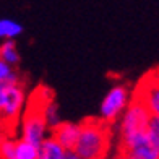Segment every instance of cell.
Instances as JSON below:
<instances>
[{
  "label": "cell",
  "mask_w": 159,
  "mask_h": 159,
  "mask_svg": "<svg viewBox=\"0 0 159 159\" xmlns=\"http://www.w3.org/2000/svg\"><path fill=\"white\" fill-rule=\"evenodd\" d=\"M18 81H20V76L15 67L0 60V83H18Z\"/></svg>",
  "instance_id": "15"
},
{
  "label": "cell",
  "mask_w": 159,
  "mask_h": 159,
  "mask_svg": "<svg viewBox=\"0 0 159 159\" xmlns=\"http://www.w3.org/2000/svg\"><path fill=\"white\" fill-rule=\"evenodd\" d=\"M122 157H130V159H159V153L153 148V144L149 143L148 136L144 135L143 138L135 141L130 148H127Z\"/></svg>",
  "instance_id": "8"
},
{
  "label": "cell",
  "mask_w": 159,
  "mask_h": 159,
  "mask_svg": "<svg viewBox=\"0 0 159 159\" xmlns=\"http://www.w3.org/2000/svg\"><path fill=\"white\" fill-rule=\"evenodd\" d=\"M144 89L136 91L138 96L151 114H159V78H146L144 76Z\"/></svg>",
  "instance_id": "7"
},
{
  "label": "cell",
  "mask_w": 159,
  "mask_h": 159,
  "mask_svg": "<svg viewBox=\"0 0 159 159\" xmlns=\"http://www.w3.org/2000/svg\"><path fill=\"white\" fill-rule=\"evenodd\" d=\"M146 136L153 148L159 153V114H151L146 125Z\"/></svg>",
  "instance_id": "12"
},
{
  "label": "cell",
  "mask_w": 159,
  "mask_h": 159,
  "mask_svg": "<svg viewBox=\"0 0 159 159\" xmlns=\"http://www.w3.org/2000/svg\"><path fill=\"white\" fill-rule=\"evenodd\" d=\"M15 144L16 141L5 140L0 143V156L5 159H15Z\"/></svg>",
  "instance_id": "16"
},
{
  "label": "cell",
  "mask_w": 159,
  "mask_h": 159,
  "mask_svg": "<svg viewBox=\"0 0 159 159\" xmlns=\"http://www.w3.org/2000/svg\"><path fill=\"white\" fill-rule=\"evenodd\" d=\"M130 101V91L125 84H117L111 88V91L104 96L102 102L99 107L101 120L104 122H114L119 119V115L125 111V107Z\"/></svg>",
  "instance_id": "4"
},
{
  "label": "cell",
  "mask_w": 159,
  "mask_h": 159,
  "mask_svg": "<svg viewBox=\"0 0 159 159\" xmlns=\"http://www.w3.org/2000/svg\"><path fill=\"white\" fill-rule=\"evenodd\" d=\"M52 136L59 141L65 149H75V144L78 141L80 132H81V124L75 122H59L54 128H50Z\"/></svg>",
  "instance_id": "6"
},
{
  "label": "cell",
  "mask_w": 159,
  "mask_h": 159,
  "mask_svg": "<svg viewBox=\"0 0 159 159\" xmlns=\"http://www.w3.org/2000/svg\"><path fill=\"white\" fill-rule=\"evenodd\" d=\"M109 149V127L104 120L88 119L81 124L75 153L80 159H99L104 157Z\"/></svg>",
  "instance_id": "1"
},
{
  "label": "cell",
  "mask_w": 159,
  "mask_h": 159,
  "mask_svg": "<svg viewBox=\"0 0 159 159\" xmlns=\"http://www.w3.org/2000/svg\"><path fill=\"white\" fill-rule=\"evenodd\" d=\"M11 83H0V109L3 107L7 96H8V88H10Z\"/></svg>",
  "instance_id": "17"
},
{
  "label": "cell",
  "mask_w": 159,
  "mask_h": 159,
  "mask_svg": "<svg viewBox=\"0 0 159 159\" xmlns=\"http://www.w3.org/2000/svg\"><path fill=\"white\" fill-rule=\"evenodd\" d=\"M65 148L52 135L46 136L38 148V159H63Z\"/></svg>",
  "instance_id": "9"
},
{
  "label": "cell",
  "mask_w": 159,
  "mask_h": 159,
  "mask_svg": "<svg viewBox=\"0 0 159 159\" xmlns=\"http://www.w3.org/2000/svg\"><path fill=\"white\" fill-rule=\"evenodd\" d=\"M39 101L36 102L34 96L31 98L30 106L26 107V112L23 115V125H21V140L31 143L33 146L39 148V144L49 133V127L44 119V106L49 99H46V94L39 88Z\"/></svg>",
  "instance_id": "3"
},
{
  "label": "cell",
  "mask_w": 159,
  "mask_h": 159,
  "mask_svg": "<svg viewBox=\"0 0 159 159\" xmlns=\"http://www.w3.org/2000/svg\"><path fill=\"white\" fill-rule=\"evenodd\" d=\"M26 102V93L25 88L20 81L18 83H11L8 88V96L3 107L0 109V117L3 120H16L20 117L21 111L25 107Z\"/></svg>",
  "instance_id": "5"
},
{
  "label": "cell",
  "mask_w": 159,
  "mask_h": 159,
  "mask_svg": "<svg viewBox=\"0 0 159 159\" xmlns=\"http://www.w3.org/2000/svg\"><path fill=\"white\" fill-rule=\"evenodd\" d=\"M15 159H38V148L25 140L15 144Z\"/></svg>",
  "instance_id": "14"
},
{
  "label": "cell",
  "mask_w": 159,
  "mask_h": 159,
  "mask_svg": "<svg viewBox=\"0 0 159 159\" xmlns=\"http://www.w3.org/2000/svg\"><path fill=\"white\" fill-rule=\"evenodd\" d=\"M44 119H46V124L50 128H54L59 122L62 120L60 119V111H59V104L55 102L54 99H49L46 106H44Z\"/></svg>",
  "instance_id": "13"
},
{
  "label": "cell",
  "mask_w": 159,
  "mask_h": 159,
  "mask_svg": "<svg viewBox=\"0 0 159 159\" xmlns=\"http://www.w3.org/2000/svg\"><path fill=\"white\" fill-rule=\"evenodd\" d=\"M0 60H3L5 63L11 65V67H16L21 62V57L18 52L16 42L15 39H5L0 44Z\"/></svg>",
  "instance_id": "10"
},
{
  "label": "cell",
  "mask_w": 159,
  "mask_h": 159,
  "mask_svg": "<svg viewBox=\"0 0 159 159\" xmlns=\"http://www.w3.org/2000/svg\"><path fill=\"white\" fill-rule=\"evenodd\" d=\"M25 28L21 23L10 18H2L0 20V39H16L23 34Z\"/></svg>",
  "instance_id": "11"
},
{
  "label": "cell",
  "mask_w": 159,
  "mask_h": 159,
  "mask_svg": "<svg viewBox=\"0 0 159 159\" xmlns=\"http://www.w3.org/2000/svg\"><path fill=\"white\" fill-rule=\"evenodd\" d=\"M149 109L146 104L135 94L133 101L127 104L125 111L122 112L120 122V153H124L135 141H138L146 135V125L149 119Z\"/></svg>",
  "instance_id": "2"
}]
</instances>
